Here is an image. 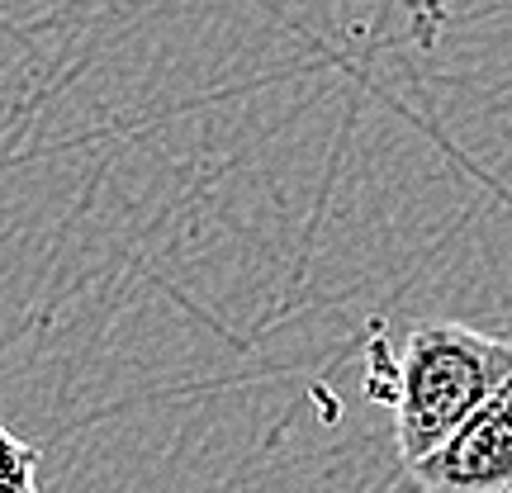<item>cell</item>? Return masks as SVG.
Instances as JSON below:
<instances>
[{"label": "cell", "instance_id": "1", "mask_svg": "<svg viewBox=\"0 0 512 493\" xmlns=\"http://www.w3.org/2000/svg\"><path fill=\"white\" fill-rule=\"evenodd\" d=\"M508 380L512 347L503 337L465 323H422L408 332L389 384H375L370 394L394 403V441L413 470Z\"/></svg>", "mask_w": 512, "mask_h": 493}, {"label": "cell", "instance_id": "2", "mask_svg": "<svg viewBox=\"0 0 512 493\" xmlns=\"http://www.w3.org/2000/svg\"><path fill=\"white\" fill-rule=\"evenodd\" d=\"M413 479L437 493H498L512 489V380L494 389L427 460Z\"/></svg>", "mask_w": 512, "mask_h": 493}, {"label": "cell", "instance_id": "3", "mask_svg": "<svg viewBox=\"0 0 512 493\" xmlns=\"http://www.w3.org/2000/svg\"><path fill=\"white\" fill-rule=\"evenodd\" d=\"M34 489H38V451L0 427V493H34Z\"/></svg>", "mask_w": 512, "mask_h": 493}]
</instances>
